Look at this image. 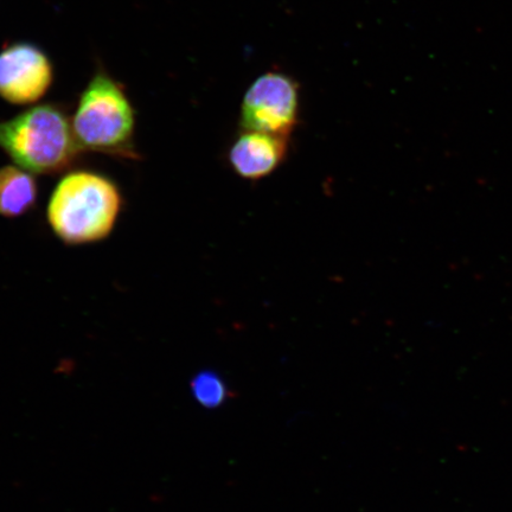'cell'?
Wrapping results in <instances>:
<instances>
[{"label": "cell", "mask_w": 512, "mask_h": 512, "mask_svg": "<svg viewBox=\"0 0 512 512\" xmlns=\"http://www.w3.org/2000/svg\"><path fill=\"white\" fill-rule=\"evenodd\" d=\"M136 110L120 82L104 68L96 70L80 94L72 118L76 142L82 151L138 159L134 146Z\"/></svg>", "instance_id": "3957f363"}, {"label": "cell", "mask_w": 512, "mask_h": 512, "mask_svg": "<svg viewBox=\"0 0 512 512\" xmlns=\"http://www.w3.org/2000/svg\"><path fill=\"white\" fill-rule=\"evenodd\" d=\"M288 153V137L242 130L229 147L230 168L246 181H260L277 171Z\"/></svg>", "instance_id": "8992f818"}, {"label": "cell", "mask_w": 512, "mask_h": 512, "mask_svg": "<svg viewBox=\"0 0 512 512\" xmlns=\"http://www.w3.org/2000/svg\"><path fill=\"white\" fill-rule=\"evenodd\" d=\"M299 85L283 73L259 76L243 96L242 130L290 137L299 119Z\"/></svg>", "instance_id": "277c9868"}, {"label": "cell", "mask_w": 512, "mask_h": 512, "mask_svg": "<svg viewBox=\"0 0 512 512\" xmlns=\"http://www.w3.org/2000/svg\"><path fill=\"white\" fill-rule=\"evenodd\" d=\"M53 82V63L41 48L17 42L0 51V98L9 104L34 105Z\"/></svg>", "instance_id": "5b68a950"}, {"label": "cell", "mask_w": 512, "mask_h": 512, "mask_svg": "<svg viewBox=\"0 0 512 512\" xmlns=\"http://www.w3.org/2000/svg\"><path fill=\"white\" fill-rule=\"evenodd\" d=\"M37 183L34 176L19 166L0 169V215L8 219L27 214L37 200Z\"/></svg>", "instance_id": "52a82bcc"}, {"label": "cell", "mask_w": 512, "mask_h": 512, "mask_svg": "<svg viewBox=\"0 0 512 512\" xmlns=\"http://www.w3.org/2000/svg\"><path fill=\"white\" fill-rule=\"evenodd\" d=\"M120 209V191L111 179L95 172L75 171L57 184L47 214L57 238L74 246L106 239Z\"/></svg>", "instance_id": "7a4b0ae2"}, {"label": "cell", "mask_w": 512, "mask_h": 512, "mask_svg": "<svg viewBox=\"0 0 512 512\" xmlns=\"http://www.w3.org/2000/svg\"><path fill=\"white\" fill-rule=\"evenodd\" d=\"M0 149L19 168L35 175H55L67 170L82 151L76 142L72 119L57 104L28 108L0 121Z\"/></svg>", "instance_id": "6da1fadb"}, {"label": "cell", "mask_w": 512, "mask_h": 512, "mask_svg": "<svg viewBox=\"0 0 512 512\" xmlns=\"http://www.w3.org/2000/svg\"><path fill=\"white\" fill-rule=\"evenodd\" d=\"M190 387L192 396L204 408H219L230 398L226 381L213 370L197 373Z\"/></svg>", "instance_id": "ba28073f"}]
</instances>
